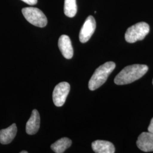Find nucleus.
Here are the masks:
<instances>
[{"label": "nucleus", "mask_w": 153, "mask_h": 153, "mask_svg": "<svg viewBox=\"0 0 153 153\" xmlns=\"http://www.w3.org/2000/svg\"><path fill=\"white\" fill-rule=\"evenodd\" d=\"M150 31V27L145 22H139L128 28L125 34L126 41L133 43L145 38Z\"/></svg>", "instance_id": "obj_3"}, {"label": "nucleus", "mask_w": 153, "mask_h": 153, "mask_svg": "<svg viewBox=\"0 0 153 153\" xmlns=\"http://www.w3.org/2000/svg\"><path fill=\"white\" fill-rule=\"evenodd\" d=\"M71 139L64 137L61 138L51 145L52 150L56 153H64L67 149L71 147Z\"/></svg>", "instance_id": "obj_12"}, {"label": "nucleus", "mask_w": 153, "mask_h": 153, "mask_svg": "<svg viewBox=\"0 0 153 153\" xmlns=\"http://www.w3.org/2000/svg\"><path fill=\"white\" fill-rule=\"evenodd\" d=\"M58 45L61 53L66 59H71L73 56V48L70 38L66 35H61Z\"/></svg>", "instance_id": "obj_8"}, {"label": "nucleus", "mask_w": 153, "mask_h": 153, "mask_svg": "<svg viewBox=\"0 0 153 153\" xmlns=\"http://www.w3.org/2000/svg\"><path fill=\"white\" fill-rule=\"evenodd\" d=\"M115 62L109 61L100 66L94 73L88 82V88L94 91L100 88L107 81L110 74L115 69Z\"/></svg>", "instance_id": "obj_2"}, {"label": "nucleus", "mask_w": 153, "mask_h": 153, "mask_svg": "<svg viewBox=\"0 0 153 153\" xmlns=\"http://www.w3.org/2000/svg\"><path fill=\"white\" fill-rule=\"evenodd\" d=\"M17 128L16 124H13L8 128L0 131V143L7 145L12 142L16 137Z\"/></svg>", "instance_id": "obj_11"}, {"label": "nucleus", "mask_w": 153, "mask_h": 153, "mask_svg": "<svg viewBox=\"0 0 153 153\" xmlns=\"http://www.w3.org/2000/svg\"><path fill=\"white\" fill-rule=\"evenodd\" d=\"M77 6L76 0H65L64 13L66 16L73 18L76 15Z\"/></svg>", "instance_id": "obj_13"}, {"label": "nucleus", "mask_w": 153, "mask_h": 153, "mask_svg": "<svg viewBox=\"0 0 153 153\" xmlns=\"http://www.w3.org/2000/svg\"><path fill=\"white\" fill-rule=\"evenodd\" d=\"M95 28L96 22L94 18L91 16H88L79 32V39L80 42L82 43L88 42L94 33Z\"/></svg>", "instance_id": "obj_6"}, {"label": "nucleus", "mask_w": 153, "mask_h": 153, "mask_svg": "<svg viewBox=\"0 0 153 153\" xmlns=\"http://www.w3.org/2000/svg\"></svg>", "instance_id": "obj_17"}, {"label": "nucleus", "mask_w": 153, "mask_h": 153, "mask_svg": "<svg viewBox=\"0 0 153 153\" xmlns=\"http://www.w3.org/2000/svg\"><path fill=\"white\" fill-rule=\"evenodd\" d=\"M136 143L137 147L143 152H153V133L143 132L138 137Z\"/></svg>", "instance_id": "obj_7"}, {"label": "nucleus", "mask_w": 153, "mask_h": 153, "mask_svg": "<svg viewBox=\"0 0 153 153\" xmlns=\"http://www.w3.org/2000/svg\"><path fill=\"white\" fill-rule=\"evenodd\" d=\"M40 118L38 111L36 109H33L31 116L26 124V133L30 135L36 134L40 128Z\"/></svg>", "instance_id": "obj_9"}, {"label": "nucleus", "mask_w": 153, "mask_h": 153, "mask_svg": "<svg viewBox=\"0 0 153 153\" xmlns=\"http://www.w3.org/2000/svg\"><path fill=\"white\" fill-rule=\"evenodd\" d=\"M148 131L149 132H151V133H153V117L151 121H150V124L148 127Z\"/></svg>", "instance_id": "obj_15"}, {"label": "nucleus", "mask_w": 153, "mask_h": 153, "mask_svg": "<svg viewBox=\"0 0 153 153\" xmlns=\"http://www.w3.org/2000/svg\"><path fill=\"white\" fill-rule=\"evenodd\" d=\"M27 152H26V151H22V152H21V153H27Z\"/></svg>", "instance_id": "obj_16"}, {"label": "nucleus", "mask_w": 153, "mask_h": 153, "mask_svg": "<svg viewBox=\"0 0 153 153\" xmlns=\"http://www.w3.org/2000/svg\"><path fill=\"white\" fill-rule=\"evenodd\" d=\"M21 1H23L25 3H26L28 5H35L38 2V0H21Z\"/></svg>", "instance_id": "obj_14"}, {"label": "nucleus", "mask_w": 153, "mask_h": 153, "mask_svg": "<svg viewBox=\"0 0 153 153\" xmlns=\"http://www.w3.org/2000/svg\"><path fill=\"white\" fill-rule=\"evenodd\" d=\"M148 69V66L142 64L127 66L115 77L114 82L118 85L131 83L143 76Z\"/></svg>", "instance_id": "obj_1"}, {"label": "nucleus", "mask_w": 153, "mask_h": 153, "mask_svg": "<svg viewBox=\"0 0 153 153\" xmlns=\"http://www.w3.org/2000/svg\"><path fill=\"white\" fill-rule=\"evenodd\" d=\"M93 151L97 153H115V148L112 143L104 140H97L92 143Z\"/></svg>", "instance_id": "obj_10"}, {"label": "nucleus", "mask_w": 153, "mask_h": 153, "mask_svg": "<svg viewBox=\"0 0 153 153\" xmlns=\"http://www.w3.org/2000/svg\"><path fill=\"white\" fill-rule=\"evenodd\" d=\"M22 13L28 22L36 27H44L47 25V17L36 7H25L22 9Z\"/></svg>", "instance_id": "obj_4"}, {"label": "nucleus", "mask_w": 153, "mask_h": 153, "mask_svg": "<svg viewBox=\"0 0 153 153\" xmlns=\"http://www.w3.org/2000/svg\"><path fill=\"white\" fill-rule=\"evenodd\" d=\"M70 89V85L66 82H60L55 86L52 97L56 106L61 107L64 104Z\"/></svg>", "instance_id": "obj_5"}]
</instances>
